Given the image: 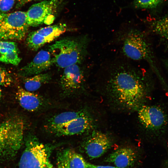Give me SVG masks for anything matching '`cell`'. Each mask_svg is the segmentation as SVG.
<instances>
[{
    "label": "cell",
    "mask_w": 168,
    "mask_h": 168,
    "mask_svg": "<svg viewBox=\"0 0 168 168\" xmlns=\"http://www.w3.org/2000/svg\"><path fill=\"white\" fill-rule=\"evenodd\" d=\"M107 93L114 104L128 110L139 108L146 94L147 76L143 71L124 59L102 66Z\"/></svg>",
    "instance_id": "6da1fadb"
},
{
    "label": "cell",
    "mask_w": 168,
    "mask_h": 168,
    "mask_svg": "<svg viewBox=\"0 0 168 168\" xmlns=\"http://www.w3.org/2000/svg\"><path fill=\"white\" fill-rule=\"evenodd\" d=\"M146 36L139 29L128 27L117 32L115 41L120 45L122 53L126 58L146 61L155 68L152 52Z\"/></svg>",
    "instance_id": "7a4b0ae2"
},
{
    "label": "cell",
    "mask_w": 168,
    "mask_h": 168,
    "mask_svg": "<svg viewBox=\"0 0 168 168\" xmlns=\"http://www.w3.org/2000/svg\"><path fill=\"white\" fill-rule=\"evenodd\" d=\"M89 39L86 36L79 38L67 37L49 46L54 64L61 68L81 63L87 54Z\"/></svg>",
    "instance_id": "3957f363"
},
{
    "label": "cell",
    "mask_w": 168,
    "mask_h": 168,
    "mask_svg": "<svg viewBox=\"0 0 168 168\" xmlns=\"http://www.w3.org/2000/svg\"><path fill=\"white\" fill-rule=\"evenodd\" d=\"M52 147L40 142L33 135H30L21 156L19 168H54L49 158Z\"/></svg>",
    "instance_id": "277c9868"
},
{
    "label": "cell",
    "mask_w": 168,
    "mask_h": 168,
    "mask_svg": "<svg viewBox=\"0 0 168 168\" xmlns=\"http://www.w3.org/2000/svg\"><path fill=\"white\" fill-rule=\"evenodd\" d=\"M29 27L26 12L0 14V40H21L26 35Z\"/></svg>",
    "instance_id": "5b68a950"
},
{
    "label": "cell",
    "mask_w": 168,
    "mask_h": 168,
    "mask_svg": "<svg viewBox=\"0 0 168 168\" xmlns=\"http://www.w3.org/2000/svg\"><path fill=\"white\" fill-rule=\"evenodd\" d=\"M57 2L54 0H44L31 5L26 12L28 26L35 27L44 23H52L55 19L53 14Z\"/></svg>",
    "instance_id": "8992f818"
},
{
    "label": "cell",
    "mask_w": 168,
    "mask_h": 168,
    "mask_svg": "<svg viewBox=\"0 0 168 168\" xmlns=\"http://www.w3.org/2000/svg\"><path fill=\"white\" fill-rule=\"evenodd\" d=\"M65 24L49 26L32 31L27 35L26 43L32 50L37 51L46 44L58 38L66 30Z\"/></svg>",
    "instance_id": "52a82bcc"
},
{
    "label": "cell",
    "mask_w": 168,
    "mask_h": 168,
    "mask_svg": "<svg viewBox=\"0 0 168 168\" xmlns=\"http://www.w3.org/2000/svg\"><path fill=\"white\" fill-rule=\"evenodd\" d=\"M140 122L147 129L158 132L166 125L167 118L164 111L155 106L143 105L138 110Z\"/></svg>",
    "instance_id": "ba28073f"
},
{
    "label": "cell",
    "mask_w": 168,
    "mask_h": 168,
    "mask_svg": "<svg viewBox=\"0 0 168 168\" xmlns=\"http://www.w3.org/2000/svg\"><path fill=\"white\" fill-rule=\"evenodd\" d=\"M95 126L94 119L88 112L83 115L49 131L57 136H70L91 131Z\"/></svg>",
    "instance_id": "9c48e42d"
},
{
    "label": "cell",
    "mask_w": 168,
    "mask_h": 168,
    "mask_svg": "<svg viewBox=\"0 0 168 168\" xmlns=\"http://www.w3.org/2000/svg\"><path fill=\"white\" fill-rule=\"evenodd\" d=\"M84 81L83 71L78 64H73L64 68L59 82L63 94L70 95L79 90Z\"/></svg>",
    "instance_id": "30bf717a"
},
{
    "label": "cell",
    "mask_w": 168,
    "mask_h": 168,
    "mask_svg": "<svg viewBox=\"0 0 168 168\" xmlns=\"http://www.w3.org/2000/svg\"><path fill=\"white\" fill-rule=\"evenodd\" d=\"M83 146L86 154L93 159L103 155L110 148L111 143L106 134L95 131L85 139Z\"/></svg>",
    "instance_id": "8fae6325"
},
{
    "label": "cell",
    "mask_w": 168,
    "mask_h": 168,
    "mask_svg": "<svg viewBox=\"0 0 168 168\" xmlns=\"http://www.w3.org/2000/svg\"><path fill=\"white\" fill-rule=\"evenodd\" d=\"M54 64V59L50 52L42 49L30 62L20 69L18 73L25 77L33 76L42 73Z\"/></svg>",
    "instance_id": "7c38bea8"
},
{
    "label": "cell",
    "mask_w": 168,
    "mask_h": 168,
    "mask_svg": "<svg viewBox=\"0 0 168 168\" xmlns=\"http://www.w3.org/2000/svg\"><path fill=\"white\" fill-rule=\"evenodd\" d=\"M137 153L133 149L125 147L119 148L110 154L105 161L112 163L120 168H128L133 165L137 159Z\"/></svg>",
    "instance_id": "4fadbf2b"
},
{
    "label": "cell",
    "mask_w": 168,
    "mask_h": 168,
    "mask_svg": "<svg viewBox=\"0 0 168 168\" xmlns=\"http://www.w3.org/2000/svg\"><path fill=\"white\" fill-rule=\"evenodd\" d=\"M16 95L21 106L28 111H37L45 105V101L42 96L20 87Z\"/></svg>",
    "instance_id": "5bb4252c"
},
{
    "label": "cell",
    "mask_w": 168,
    "mask_h": 168,
    "mask_svg": "<svg viewBox=\"0 0 168 168\" xmlns=\"http://www.w3.org/2000/svg\"><path fill=\"white\" fill-rule=\"evenodd\" d=\"M21 61L16 43L0 40V61L17 65Z\"/></svg>",
    "instance_id": "9a60e30c"
},
{
    "label": "cell",
    "mask_w": 168,
    "mask_h": 168,
    "mask_svg": "<svg viewBox=\"0 0 168 168\" xmlns=\"http://www.w3.org/2000/svg\"><path fill=\"white\" fill-rule=\"evenodd\" d=\"M88 112L84 109L77 111H67L60 113L49 119L45 124V128L49 131L83 115Z\"/></svg>",
    "instance_id": "2e32d148"
},
{
    "label": "cell",
    "mask_w": 168,
    "mask_h": 168,
    "mask_svg": "<svg viewBox=\"0 0 168 168\" xmlns=\"http://www.w3.org/2000/svg\"><path fill=\"white\" fill-rule=\"evenodd\" d=\"M20 119L12 118L0 124V149L7 146L19 125Z\"/></svg>",
    "instance_id": "e0dca14e"
},
{
    "label": "cell",
    "mask_w": 168,
    "mask_h": 168,
    "mask_svg": "<svg viewBox=\"0 0 168 168\" xmlns=\"http://www.w3.org/2000/svg\"><path fill=\"white\" fill-rule=\"evenodd\" d=\"M51 79V76L49 73H41L27 77L24 80L25 90L32 91L38 89L43 84L47 83Z\"/></svg>",
    "instance_id": "ac0fdd59"
},
{
    "label": "cell",
    "mask_w": 168,
    "mask_h": 168,
    "mask_svg": "<svg viewBox=\"0 0 168 168\" xmlns=\"http://www.w3.org/2000/svg\"><path fill=\"white\" fill-rule=\"evenodd\" d=\"M149 26L152 32L168 41V13L151 22Z\"/></svg>",
    "instance_id": "d6986e66"
},
{
    "label": "cell",
    "mask_w": 168,
    "mask_h": 168,
    "mask_svg": "<svg viewBox=\"0 0 168 168\" xmlns=\"http://www.w3.org/2000/svg\"><path fill=\"white\" fill-rule=\"evenodd\" d=\"M69 168H87L82 156L71 149H66Z\"/></svg>",
    "instance_id": "ffe728a7"
},
{
    "label": "cell",
    "mask_w": 168,
    "mask_h": 168,
    "mask_svg": "<svg viewBox=\"0 0 168 168\" xmlns=\"http://www.w3.org/2000/svg\"><path fill=\"white\" fill-rule=\"evenodd\" d=\"M162 0H135L133 4L136 8L153 9L156 7Z\"/></svg>",
    "instance_id": "44dd1931"
},
{
    "label": "cell",
    "mask_w": 168,
    "mask_h": 168,
    "mask_svg": "<svg viewBox=\"0 0 168 168\" xmlns=\"http://www.w3.org/2000/svg\"><path fill=\"white\" fill-rule=\"evenodd\" d=\"M12 82L11 76L4 68L0 66V86L8 87Z\"/></svg>",
    "instance_id": "7402d4cb"
},
{
    "label": "cell",
    "mask_w": 168,
    "mask_h": 168,
    "mask_svg": "<svg viewBox=\"0 0 168 168\" xmlns=\"http://www.w3.org/2000/svg\"><path fill=\"white\" fill-rule=\"evenodd\" d=\"M57 168H69L66 149L58 154Z\"/></svg>",
    "instance_id": "603a6c76"
},
{
    "label": "cell",
    "mask_w": 168,
    "mask_h": 168,
    "mask_svg": "<svg viewBox=\"0 0 168 168\" xmlns=\"http://www.w3.org/2000/svg\"><path fill=\"white\" fill-rule=\"evenodd\" d=\"M15 0H0V14L6 13L14 6Z\"/></svg>",
    "instance_id": "cb8c5ba5"
},
{
    "label": "cell",
    "mask_w": 168,
    "mask_h": 168,
    "mask_svg": "<svg viewBox=\"0 0 168 168\" xmlns=\"http://www.w3.org/2000/svg\"><path fill=\"white\" fill-rule=\"evenodd\" d=\"M87 168H120L116 166L96 165L86 162Z\"/></svg>",
    "instance_id": "d4e9b609"
},
{
    "label": "cell",
    "mask_w": 168,
    "mask_h": 168,
    "mask_svg": "<svg viewBox=\"0 0 168 168\" xmlns=\"http://www.w3.org/2000/svg\"><path fill=\"white\" fill-rule=\"evenodd\" d=\"M17 2L16 7H20L25 5L27 3L32 1H36L39 0H16Z\"/></svg>",
    "instance_id": "484cf974"
},
{
    "label": "cell",
    "mask_w": 168,
    "mask_h": 168,
    "mask_svg": "<svg viewBox=\"0 0 168 168\" xmlns=\"http://www.w3.org/2000/svg\"><path fill=\"white\" fill-rule=\"evenodd\" d=\"M162 168H168V157L165 159L162 163Z\"/></svg>",
    "instance_id": "4316f807"
},
{
    "label": "cell",
    "mask_w": 168,
    "mask_h": 168,
    "mask_svg": "<svg viewBox=\"0 0 168 168\" xmlns=\"http://www.w3.org/2000/svg\"><path fill=\"white\" fill-rule=\"evenodd\" d=\"M2 96V91L0 86V99L1 98Z\"/></svg>",
    "instance_id": "83f0119b"
},
{
    "label": "cell",
    "mask_w": 168,
    "mask_h": 168,
    "mask_svg": "<svg viewBox=\"0 0 168 168\" xmlns=\"http://www.w3.org/2000/svg\"><path fill=\"white\" fill-rule=\"evenodd\" d=\"M55 0V1H57V2H58V1H61V0Z\"/></svg>",
    "instance_id": "f1b7e54d"
},
{
    "label": "cell",
    "mask_w": 168,
    "mask_h": 168,
    "mask_svg": "<svg viewBox=\"0 0 168 168\" xmlns=\"http://www.w3.org/2000/svg\"><path fill=\"white\" fill-rule=\"evenodd\" d=\"M167 68H168V62L167 64Z\"/></svg>",
    "instance_id": "f546056e"
}]
</instances>
